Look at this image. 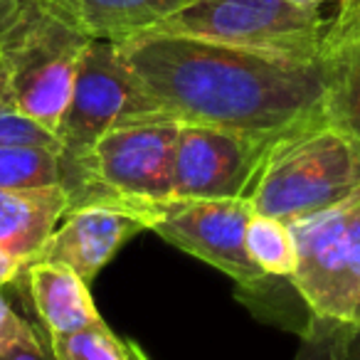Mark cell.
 Here are the masks:
<instances>
[{
  "mask_svg": "<svg viewBox=\"0 0 360 360\" xmlns=\"http://www.w3.org/2000/svg\"><path fill=\"white\" fill-rule=\"evenodd\" d=\"M116 45L155 109L180 124L279 136L328 111L326 52L304 60L158 32Z\"/></svg>",
  "mask_w": 360,
  "mask_h": 360,
  "instance_id": "cell-1",
  "label": "cell"
},
{
  "mask_svg": "<svg viewBox=\"0 0 360 360\" xmlns=\"http://www.w3.org/2000/svg\"><path fill=\"white\" fill-rule=\"evenodd\" d=\"M360 191V136L330 111L279 134L245 200L255 215L294 222Z\"/></svg>",
  "mask_w": 360,
  "mask_h": 360,
  "instance_id": "cell-2",
  "label": "cell"
},
{
  "mask_svg": "<svg viewBox=\"0 0 360 360\" xmlns=\"http://www.w3.org/2000/svg\"><path fill=\"white\" fill-rule=\"evenodd\" d=\"M89 42L40 0H13L0 13V70L18 109L57 134Z\"/></svg>",
  "mask_w": 360,
  "mask_h": 360,
  "instance_id": "cell-3",
  "label": "cell"
},
{
  "mask_svg": "<svg viewBox=\"0 0 360 360\" xmlns=\"http://www.w3.org/2000/svg\"><path fill=\"white\" fill-rule=\"evenodd\" d=\"M180 121L168 114H146L109 129L84 165V183L70 207L114 200L158 217L173 200L175 139Z\"/></svg>",
  "mask_w": 360,
  "mask_h": 360,
  "instance_id": "cell-4",
  "label": "cell"
},
{
  "mask_svg": "<svg viewBox=\"0 0 360 360\" xmlns=\"http://www.w3.org/2000/svg\"><path fill=\"white\" fill-rule=\"evenodd\" d=\"M155 111L139 77L126 65L121 47L116 42L91 40L79 60L70 104L57 126L65 163L62 188L70 200L84 183V165L96 141L121 121Z\"/></svg>",
  "mask_w": 360,
  "mask_h": 360,
  "instance_id": "cell-5",
  "label": "cell"
},
{
  "mask_svg": "<svg viewBox=\"0 0 360 360\" xmlns=\"http://www.w3.org/2000/svg\"><path fill=\"white\" fill-rule=\"evenodd\" d=\"M328 22L286 0H191L150 32L311 60L323 55Z\"/></svg>",
  "mask_w": 360,
  "mask_h": 360,
  "instance_id": "cell-6",
  "label": "cell"
},
{
  "mask_svg": "<svg viewBox=\"0 0 360 360\" xmlns=\"http://www.w3.org/2000/svg\"><path fill=\"white\" fill-rule=\"evenodd\" d=\"M289 227L296 242L291 284L309 314L360 326V191Z\"/></svg>",
  "mask_w": 360,
  "mask_h": 360,
  "instance_id": "cell-7",
  "label": "cell"
},
{
  "mask_svg": "<svg viewBox=\"0 0 360 360\" xmlns=\"http://www.w3.org/2000/svg\"><path fill=\"white\" fill-rule=\"evenodd\" d=\"M255 215L245 198L230 200H170L160 207L150 230L168 245L220 269L237 284V294L255 314L276 304L286 279L262 274L247 255L245 232Z\"/></svg>",
  "mask_w": 360,
  "mask_h": 360,
  "instance_id": "cell-8",
  "label": "cell"
},
{
  "mask_svg": "<svg viewBox=\"0 0 360 360\" xmlns=\"http://www.w3.org/2000/svg\"><path fill=\"white\" fill-rule=\"evenodd\" d=\"M274 139L180 124L175 139L173 200L247 198Z\"/></svg>",
  "mask_w": 360,
  "mask_h": 360,
  "instance_id": "cell-9",
  "label": "cell"
},
{
  "mask_svg": "<svg viewBox=\"0 0 360 360\" xmlns=\"http://www.w3.org/2000/svg\"><path fill=\"white\" fill-rule=\"evenodd\" d=\"M153 220V212L114 200L70 207L62 215V225L52 230L32 262L65 264L91 284V279H96L126 242L134 240L139 232L150 230Z\"/></svg>",
  "mask_w": 360,
  "mask_h": 360,
  "instance_id": "cell-10",
  "label": "cell"
},
{
  "mask_svg": "<svg viewBox=\"0 0 360 360\" xmlns=\"http://www.w3.org/2000/svg\"><path fill=\"white\" fill-rule=\"evenodd\" d=\"M86 40L126 42L155 30L191 0H40Z\"/></svg>",
  "mask_w": 360,
  "mask_h": 360,
  "instance_id": "cell-11",
  "label": "cell"
},
{
  "mask_svg": "<svg viewBox=\"0 0 360 360\" xmlns=\"http://www.w3.org/2000/svg\"><path fill=\"white\" fill-rule=\"evenodd\" d=\"M32 309L47 335L75 333L101 321L89 284L70 266L55 262H30L22 266Z\"/></svg>",
  "mask_w": 360,
  "mask_h": 360,
  "instance_id": "cell-12",
  "label": "cell"
},
{
  "mask_svg": "<svg viewBox=\"0 0 360 360\" xmlns=\"http://www.w3.org/2000/svg\"><path fill=\"white\" fill-rule=\"evenodd\" d=\"M67 210L70 198L62 186L0 191V247L22 266L30 264Z\"/></svg>",
  "mask_w": 360,
  "mask_h": 360,
  "instance_id": "cell-13",
  "label": "cell"
},
{
  "mask_svg": "<svg viewBox=\"0 0 360 360\" xmlns=\"http://www.w3.org/2000/svg\"><path fill=\"white\" fill-rule=\"evenodd\" d=\"M323 52L333 72L328 111L360 136V0H338Z\"/></svg>",
  "mask_w": 360,
  "mask_h": 360,
  "instance_id": "cell-14",
  "label": "cell"
},
{
  "mask_svg": "<svg viewBox=\"0 0 360 360\" xmlns=\"http://www.w3.org/2000/svg\"><path fill=\"white\" fill-rule=\"evenodd\" d=\"M62 148L0 146V191H37L62 186Z\"/></svg>",
  "mask_w": 360,
  "mask_h": 360,
  "instance_id": "cell-15",
  "label": "cell"
},
{
  "mask_svg": "<svg viewBox=\"0 0 360 360\" xmlns=\"http://www.w3.org/2000/svg\"><path fill=\"white\" fill-rule=\"evenodd\" d=\"M247 255L262 274L291 279L296 271V242L291 227L276 217L252 215L245 232Z\"/></svg>",
  "mask_w": 360,
  "mask_h": 360,
  "instance_id": "cell-16",
  "label": "cell"
},
{
  "mask_svg": "<svg viewBox=\"0 0 360 360\" xmlns=\"http://www.w3.org/2000/svg\"><path fill=\"white\" fill-rule=\"evenodd\" d=\"M55 360H146V353L124 340L104 323V319L75 333L47 335Z\"/></svg>",
  "mask_w": 360,
  "mask_h": 360,
  "instance_id": "cell-17",
  "label": "cell"
},
{
  "mask_svg": "<svg viewBox=\"0 0 360 360\" xmlns=\"http://www.w3.org/2000/svg\"><path fill=\"white\" fill-rule=\"evenodd\" d=\"M358 326L323 316H309L294 360H345L348 345Z\"/></svg>",
  "mask_w": 360,
  "mask_h": 360,
  "instance_id": "cell-18",
  "label": "cell"
},
{
  "mask_svg": "<svg viewBox=\"0 0 360 360\" xmlns=\"http://www.w3.org/2000/svg\"><path fill=\"white\" fill-rule=\"evenodd\" d=\"M0 146H50L62 148L57 134L18 109L11 84L0 70Z\"/></svg>",
  "mask_w": 360,
  "mask_h": 360,
  "instance_id": "cell-19",
  "label": "cell"
},
{
  "mask_svg": "<svg viewBox=\"0 0 360 360\" xmlns=\"http://www.w3.org/2000/svg\"><path fill=\"white\" fill-rule=\"evenodd\" d=\"M35 330V326H30L27 321H22L15 311L8 306V301L0 294V353L15 348L18 343L27 340Z\"/></svg>",
  "mask_w": 360,
  "mask_h": 360,
  "instance_id": "cell-20",
  "label": "cell"
},
{
  "mask_svg": "<svg viewBox=\"0 0 360 360\" xmlns=\"http://www.w3.org/2000/svg\"><path fill=\"white\" fill-rule=\"evenodd\" d=\"M0 360H55L50 350V340L47 333L40 328L32 330V335L22 343H18L15 348L0 353Z\"/></svg>",
  "mask_w": 360,
  "mask_h": 360,
  "instance_id": "cell-21",
  "label": "cell"
},
{
  "mask_svg": "<svg viewBox=\"0 0 360 360\" xmlns=\"http://www.w3.org/2000/svg\"><path fill=\"white\" fill-rule=\"evenodd\" d=\"M22 271V262H18L13 255H8L3 247H0V286L11 284L13 279H18Z\"/></svg>",
  "mask_w": 360,
  "mask_h": 360,
  "instance_id": "cell-22",
  "label": "cell"
},
{
  "mask_svg": "<svg viewBox=\"0 0 360 360\" xmlns=\"http://www.w3.org/2000/svg\"><path fill=\"white\" fill-rule=\"evenodd\" d=\"M345 360H360V326L355 328L353 338H350V345H348V355Z\"/></svg>",
  "mask_w": 360,
  "mask_h": 360,
  "instance_id": "cell-23",
  "label": "cell"
},
{
  "mask_svg": "<svg viewBox=\"0 0 360 360\" xmlns=\"http://www.w3.org/2000/svg\"><path fill=\"white\" fill-rule=\"evenodd\" d=\"M291 6H299V8H309V11H321L323 3H338V0H286Z\"/></svg>",
  "mask_w": 360,
  "mask_h": 360,
  "instance_id": "cell-24",
  "label": "cell"
},
{
  "mask_svg": "<svg viewBox=\"0 0 360 360\" xmlns=\"http://www.w3.org/2000/svg\"><path fill=\"white\" fill-rule=\"evenodd\" d=\"M146 360H148V355H146Z\"/></svg>",
  "mask_w": 360,
  "mask_h": 360,
  "instance_id": "cell-25",
  "label": "cell"
}]
</instances>
